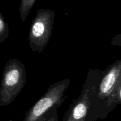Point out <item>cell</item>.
I'll return each mask as SVG.
<instances>
[{
	"label": "cell",
	"mask_w": 121,
	"mask_h": 121,
	"mask_svg": "<svg viewBox=\"0 0 121 121\" xmlns=\"http://www.w3.org/2000/svg\"><path fill=\"white\" fill-rule=\"evenodd\" d=\"M121 34H119L118 35L115 36L113 37V38L111 40V44L112 45H118V46H121Z\"/></svg>",
	"instance_id": "9c48e42d"
},
{
	"label": "cell",
	"mask_w": 121,
	"mask_h": 121,
	"mask_svg": "<svg viewBox=\"0 0 121 121\" xmlns=\"http://www.w3.org/2000/svg\"><path fill=\"white\" fill-rule=\"evenodd\" d=\"M9 27L4 17L0 13V44L6 40L9 36Z\"/></svg>",
	"instance_id": "52a82bcc"
},
{
	"label": "cell",
	"mask_w": 121,
	"mask_h": 121,
	"mask_svg": "<svg viewBox=\"0 0 121 121\" xmlns=\"http://www.w3.org/2000/svg\"><path fill=\"white\" fill-rule=\"evenodd\" d=\"M27 83L24 65L18 59H11L4 68L0 86V107L13 103Z\"/></svg>",
	"instance_id": "7a4b0ae2"
},
{
	"label": "cell",
	"mask_w": 121,
	"mask_h": 121,
	"mask_svg": "<svg viewBox=\"0 0 121 121\" xmlns=\"http://www.w3.org/2000/svg\"><path fill=\"white\" fill-rule=\"evenodd\" d=\"M56 13L50 9L40 8L31 22L28 44L33 52L41 53L48 44L54 23Z\"/></svg>",
	"instance_id": "277c9868"
},
{
	"label": "cell",
	"mask_w": 121,
	"mask_h": 121,
	"mask_svg": "<svg viewBox=\"0 0 121 121\" xmlns=\"http://www.w3.org/2000/svg\"><path fill=\"white\" fill-rule=\"evenodd\" d=\"M70 83L69 78L52 84L46 92L26 112L22 121H37L52 108L61 106L66 98L65 93Z\"/></svg>",
	"instance_id": "3957f363"
},
{
	"label": "cell",
	"mask_w": 121,
	"mask_h": 121,
	"mask_svg": "<svg viewBox=\"0 0 121 121\" xmlns=\"http://www.w3.org/2000/svg\"><path fill=\"white\" fill-rule=\"evenodd\" d=\"M121 103V59H118L102 71L96 83L87 119L92 121L105 119Z\"/></svg>",
	"instance_id": "6da1fadb"
},
{
	"label": "cell",
	"mask_w": 121,
	"mask_h": 121,
	"mask_svg": "<svg viewBox=\"0 0 121 121\" xmlns=\"http://www.w3.org/2000/svg\"><path fill=\"white\" fill-rule=\"evenodd\" d=\"M102 71L97 68L90 69L80 96L72 102L61 121H86L91 106L93 88Z\"/></svg>",
	"instance_id": "5b68a950"
},
{
	"label": "cell",
	"mask_w": 121,
	"mask_h": 121,
	"mask_svg": "<svg viewBox=\"0 0 121 121\" xmlns=\"http://www.w3.org/2000/svg\"><path fill=\"white\" fill-rule=\"evenodd\" d=\"M47 121H58L57 108H52L47 112Z\"/></svg>",
	"instance_id": "ba28073f"
},
{
	"label": "cell",
	"mask_w": 121,
	"mask_h": 121,
	"mask_svg": "<svg viewBox=\"0 0 121 121\" xmlns=\"http://www.w3.org/2000/svg\"><path fill=\"white\" fill-rule=\"evenodd\" d=\"M35 2L36 0H21L19 11L22 23H24L27 20V17Z\"/></svg>",
	"instance_id": "8992f818"
},
{
	"label": "cell",
	"mask_w": 121,
	"mask_h": 121,
	"mask_svg": "<svg viewBox=\"0 0 121 121\" xmlns=\"http://www.w3.org/2000/svg\"><path fill=\"white\" fill-rule=\"evenodd\" d=\"M47 112L46 113L45 115H44L42 117H40L37 121H47Z\"/></svg>",
	"instance_id": "30bf717a"
},
{
	"label": "cell",
	"mask_w": 121,
	"mask_h": 121,
	"mask_svg": "<svg viewBox=\"0 0 121 121\" xmlns=\"http://www.w3.org/2000/svg\"><path fill=\"white\" fill-rule=\"evenodd\" d=\"M91 121V120H89V119H86V121Z\"/></svg>",
	"instance_id": "8fae6325"
}]
</instances>
